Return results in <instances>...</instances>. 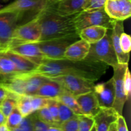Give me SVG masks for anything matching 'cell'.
<instances>
[{
  "label": "cell",
  "instance_id": "cb8c5ba5",
  "mask_svg": "<svg viewBox=\"0 0 131 131\" xmlns=\"http://www.w3.org/2000/svg\"><path fill=\"white\" fill-rule=\"evenodd\" d=\"M56 100L69 107L75 115H83V113L77 102L75 97H74L72 94H71L65 89L63 92L56 99Z\"/></svg>",
  "mask_w": 131,
  "mask_h": 131
},
{
  "label": "cell",
  "instance_id": "4dcf8cb0",
  "mask_svg": "<svg viewBox=\"0 0 131 131\" xmlns=\"http://www.w3.org/2000/svg\"><path fill=\"white\" fill-rule=\"evenodd\" d=\"M50 99L44 98V97H39V96H31V102L34 112L37 110L47 106Z\"/></svg>",
  "mask_w": 131,
  "mask_h": 131
},
{
  "label": "cell",
  "instance_id": "7bdbcfd3",
  "mask_svg": "<svg viewBox=\"0 0 131 131\" xmlns=\"http://www.w3.org/2000/svg\"><path fill=\"white\" fill-rule=\"evenodd\" d=\"M107 131H117L116 130V122H114L110 125V128H109Z\"/></svg>",
  "mask_w": 131,
  "mask_h": 131
},
{
  "label": "cell",
  "instance_id": "4fadbf2b",
  "mask_svg": "<svg viewBox=\"0 0 131 131\" xmlns=\"http://www.w3.org/2000/svg\"><path fill=\"white\" fill-rule=\"evenodd\" d=\"M8 49L24 56L37 65H41L47 60L41 52L35 42L16 45Z\"/></svg>",
  "mask_w": 131,
  "mask_h": 131
},
{
  "label": "cell",
  "instance_id": "d6a6232c",
  "mask_svg": "<svg viewBox=\"0 0 131 131\" xmlns=\"http://www.w3.org/2000/svg\"><path fill=\"white\" fill-rule=\"evenodd\" d=\"M120 45L124 53L130 54L131 50V38L129 35L123 32L120 37Z\"/></svg>",
  "mask_w": 131,
  "mask_h": 131
},
{
  "label": "cell",
  "instance_id": "8d00e7d4",
  "mask_svg": "<svg viewBox=\"0 0 131 131\" xmlns=\"http://www.w3.org/2000/svg\"><path fill=\"white\" fill-rule=\"evenodd\" d=\"M124 86L127 100H129L131 95V75L129 67L127 68L124 76Z\"/></svg>",
  "mask_w": 131,
  "mask_h": 131
},
{
  "label": "cell",
  "instance_id": "7a4b0ae2",
  "mask_svg": "<svg viewBox=\"0 0 131 131\" xmlns=\"http://www.w3.org/2000/svg\"><path fill=\"white\" fill-rule=\"evenodd\" d=\"M74 15H61L54 5H47L36 15L41 28L39 41L78 34L74 24Z\"/></svg>",
  "mask_w": 131,
  "mask_h": 131
},
{
  "label": "cell",
  "instance_id": "5bb4252c",
  "mask_svg": "<svg viewBox=\"0 0 131 131\" xmlns=\"http://www.w3.org/2000/svg\"><path fill=\"white\" fill-rule=\"evenodd\" d=\"M119 115L113 107H101L97 115L93 116L96 131H107L110 125L116 122Z\"/></svg>",
  "mask_w": 131,
  "mask_h": 131
},
{
  "label": "cell",
  "instance_id": "8fae6325",
  "mask_svg": "<svg viewBox=\"0 0 131 131\" xmlns=\"http://www.w3.org/2000/svg\"><path fill=\"white\" fill-rule=\"evenodd\" d=\"M105 12L115 20H124L131 16V0H106Z\"/></svg>",
  "mask_w": 131,
  "mask_h": 131
},
{
  "label": "cell",
  "instance_id": "603a6c76",
  "mask_svg": "<svg viewBox=\"0 0 131 131\" xmlns=\"http://www.w3.org/2000/svg\"><path fill=\"white\" fill-rule=\"evenodd\" d=\"M17 74L15 65L5 54L3 49H0V79Z\"/></svg>",
  "mask_w": 131,
  "mask_h": 131
},
{
  "label": "cell",
  "instance_id": "f907efd6",
  "mask_svg": "<svg viewBox=\"0 0 131 131\" xmlns=\"http://www.w3.org/2000/svg\"></svg>",
  "mask_w": 131,
  "mask_h": 131
},
{
  "label": "cell",
  "instance_id": "ac0fdd59",
  "mask_svg": "<svg viewBox=\"0 0 131 131\" xmlns=\"http://www.w3.org/2000/svg\"><path fill=\"white\" fill-rule=\"evenodd\" d=\"M5 54L10 58L13 61L16 68L17 74H24V73H30L35 71L38 67V65L26 58L24 56L8 49H3Z\"/></svg>",
  "mask_w": 131,
  "mask_h": 131
},
{
  "label": "cell",
  "instance_id": "d6986e66",
  "mask_svg": "<svg viewBox=\"0 0 131 131\" xmlns=\"http://www.w3.org/2000/svg\"><path fill=\"white\" fill-rule=\"evenodd\" d=\"M26 79V87L24 95L33 96L35 95L40 87L47 81H49L50 78L35 73H24Z\"/></svg>",
  "mask_w": 131,
  "mask_h": 131
},
{
  "label": "cell",
  "instance_id": "7dc6e473",
  "mask_svg": "<svg viewBox=\"0 0 131 131\" xmlns=\"http://www.w3.org/2000/svg\"><path fill=\"white\" fill-rule=\"evenodd\" d=\"M90 131H96V129H95V126L93 125V127H92V129H91Z\"/></svg>",
  "mask_w": 131,
  "mask_h": 131
},
{
  "label": "cell",
  "instance_id": "f546056e",
  "mask_svg": "<svg viewBox=\"0 0 131 131\" xmlns=\"http://www.w3.org/2000/svg\"><path fill=\"white\" fill-rule=\"evenodd\" d=\"M0 106V111L7 118L13 110L17 106V99L12 97H8L1 102Z\"/></svg>",
  "mask_w": 131,
  "mask_h": 131
},
{
  "label": "cell",
  "instance_id": "b9f144b4",
  "mask_svg": "<svg viewBox=\"0 0 131 131\" xmlns=\"http://www.w3.org/2000/svg\"><path fill=\"white\" fill-rule=\"evenodd\" d=\"M47 131H62L61 128L58 126H50Z\"/></svg>",
  "mask_w": 131,
  "mask_h": 131
},
{
  "label": "cell",
  "instance_id": "3957f363",
  "mask_svg": "<svg viewBox=\"0 0 131 131\" xmlns=\"http://www.w3.org/2000/svg\"><path fill=\"white\" fill-rule=\"evenodd\" d=\"M116 20L107 15L104 8L84 10L75 14L74 22L78 34L83 29L93 26H103L112 30Z\"/></svg>",
  "mask_w": 131,
  "mask_h": 131
},
{
  "label": "cell",
  "instance_id": "ba28073f",
  "mask_svg": "<svg viewBox=\"0 0 131 131\" xmlns=\"http://www.w3.org/2000/svg\"><path fill=\"white\" fill-rule=\"evenodd\" d=\"M47 6V0H15L1 8L0 13L17 12L20 15V19L26 14L35 17Z\"/></svg>",
  "mask_w": 131,
  "mask_h": 131
},
{
  "label": "cell",
  "instance_id": "60d3db41",
  "mask_svg": "<svg viewBox=\"0 0 131 131\" xmlns=\"http://www.w3.org/2000/svg\"><path fill=\"white\" fill-rule=\"evenodd\" d=\"M6 117L2 113V112L0 111V125L6 124Z\"/></svg>",
  "mask_w": 131,
  "mask_h": 131
},
{
  "label": "cell",
  "instance_id": "e0dca14e",
  "mask_svg": "<svg viewBox=\"0 0 131 131\" xmlns=\"http://www.w3.org/2000/svg\"><path fill=\"white\" fill-rule=\"evenodd\" d=\"M123 32H124V21L116 20L113 28L111 30V40L113 46L117 57L118 63L128 64L130 54L124 53L122 51L120 45V37Z\"/></svg>",
  "mask_w": 131,
  "mask_h": 131
},
{
  "label": "cell",
  "instance_id": "83f0119b",
  "mask_svg": "<svg viewBox=\"0 0 131 131\" xmlns=\"http://www.w3.org/2000/svg\"><path fill=\"white\" fill-rule=\"evenodd\" d=\"M78 131H90L94 125V120L92 116L85 115H78Z\"/></svg>",
  "mask_w": 131,
  "mask_h": 131
},
{
  "label": "cell",
  "instance_id": "7402d4cb",
  "mask_svg": "<svg viewBox=\"0 0 131 131\" xmlns=\"http://www.w3.org/2000/svg\"><path fill=\"white\" fill-rule=\"evenodd\" d=\"M107 29L103 26H93L83 29L79 32L78 35L80 39L84 40L90 44H92L102 39L106 35Z\"/></svg>",
  "mask_w": 131,
  "mask_h": 131
},
{
  "label": "cell",
  "instance_id": "2e32d148",
  "mask_svg": "<svg viewBox=\"0 0 131 131\" xmlns=\"http://www.w3.org/2000/svg\"><path fill=\"white\" fill-rule=\"evenodd\" d=\"M90 44L84 40L79 39L67 48L64 57L71 61H81L84 60L89 52Z\"/></svg>",
  "mask_w": 131,
  "mask_h": 131
},
{
  "label": "cell",
  "instance_id": "c3c4849f",
  "mask_svg": "<svg viewBox=\"0 0 131 131\" xmlns=\"http://www.w3.org/2000/svg\"><path fill=\"white\" fill-rule=\"evenodd\" d=\"M3 5H0V9L1 8H3Z\"/></svg>",
  "mask_w": 131,
  "mask_h": 131
},
{
  "label": "cell",
  "instance_id": "e575fe53",
  "mask_svg": "<svg viewBox=\"0 0 131 131\" xmlns=\"http://www.w3.org/2000/svg\"><path fill=\"white\" fill-rule=\"evenodd\" d=\"M106 0H85L83 6V10L103 8Z\"/></svg>",
  "mask_w": 131,
  "mask_h": 131
},
{
  "label": "cell",
  "instance_id": "836d02e7",
  "mask_svg": "<svg viewBox=\"0 0 131 131\" xmlns=\"http://www.w3.org/2000/svg\"><path fill=\"white\" fill-rule=\"evenodd\" d=\"M47 107L52 115V118L58 124L60 127V122H59V109H58V102L56 99H50L49 102L47 104Z\"/></svg>",
  "mask_w": 131,
  "mask_h": 131
},
{
  "label": "cell",
  "instance_id": "277c9868",
  "mask_svg": "<svg viewBox=\"0 0 131 131\" xmlns=\"http://www.w3.org/2000/svg\"><path fill=\"white\" fill-rule=\"evenodd\" d=\"M85 59L104 63L112 67L118 63L111 40V29H107L106 35L101 40L90 44Z\"/></svg>",
  "mask_w": 131,
  "mask_h": 131
},
{
  "label": "cell",
  "instance_id": "44dd1931",
  "mask_svg": "<svg viewBox=\"0 0 131 131\" xmlns=\"http://www.w3.org/2000/svg\"><path fill=\"white\" fill-rule=\"evenodd\" d=\"M85 0H59L54 6L56 11L63 15H70L83 10Z\"/></svg>",
  "mask_w": 131,
  "mask_h": 131
},
{
  "label": "cell",
  "instance_id": "f35d334b",
  "mask_svg": "<svg viewBox=\"0 0 131 131\" xmlns=\"http://www.w3.org/2000/svg\"><path fill=\"white\" fill-rule=\"evenodd\" d=\"M116 130L117 131H129L125 118L122 115H119L116 121Z\"/></svg>",
  "mask_w": 131,
  "mask_h": 131
},
{
  "label": "cell",
  "instance_id": "8992f818",
  "mask_svg": "<svg viewBox=\"0 0 131 131\" xmlns=\"http://www.w3.org/2000/svg\"><path fill=\"white\" fill-rule=\"evenodd\" d=\"M40 37V26L38 18L35 16L28 23L19 25L15 28L8 48L22 43L38 42Z\"/></svg>",
  "mask_w": 131,
  "mask_h": 131
},
{
  "label": "cell",
  "instance_id": "681fc988",
  "mask_svg": "<svg viewBox=\"0 0 131 131\" xmlns=\"http://www.w3.org/2000/svg\"><path fill=\"white\" fill-rule=\"evenodd\" d=\"M0 109H1V106H0Z\"/></svg>",
  "mask_w": 131,
  "mask_h": 131
},
{
  "label": "cell",
  "instance_id": "bcb514c9",
  "mask_svg": "<svg viewBox=\"0 0 131 131\" xmlns=\"http://www.w3.org/2000/svg\"><path fill=\"white\" fill-rule=\"evenodd\" d=\"M10 131H20V130H19V128L17 127V128H15V129H12V130H10Z\"/></svg>",
  "mask_w": 131,
  "mask_h": 131
},
{
  "label": "cell",
  "instance_id": "ab89813d",
  "mask_svg": "<svg viewBox=\"0 0 131 131\" xmlns=\"http://www.w3.org/2000/svg\"><path fill=\"white\" fill-rule=\"evenodd\" d=\"M9 92L1 83H0V104L9 95Z\"/></svg>",
  "mask_w": 131,
  "mask_h": 131
},
{
  "label": "cell",
  "instance_id": "5b68a950",
  "mask_svg": "<svg viewBox=\"0 0 131 131\" xmlns=\"http://www.w3.org/2000/svg\"><path fill=\"white\" fill-rule=\"evenodd\" d=\"M80 39L78 34L35 42L47 60L65 59L64 52L70 45Z\"/></svg>",
  "mask_w": 131,
  "mask_h": 131
},
{
  "label": "cell",
  "instance_id": "d590c367",
  "mask_svg": "<svg viewBox=\"0 0 131 131\" xmlns=\"http://www.w3.org/2000/svg\"><path fill=\"white\" fill-rule=\"evenodd\" d=\"M60 127L62 131H78V117L62 123L60 125Z\"/></svg>",
  "mask_w": 131,
  "mask_h": 131
},
{
  "label": "cell",
  "instance_id": "74e56055",
  "mask_svg": "<svg viewBox=\"0 0 131 131\" xmlns=\"http://www.w3.org/2000/svg\"><path fill=\"white\" fill-rule=\"evenodd\" d=\"M18 128L20 131H33V124L30 115L23 117V120L18 126Z\"/></svg>",
  "mask_w": 131,
  "mask_h": 131
},
{
  "label": "cell",
  "instance_id": "7c38bea8",
  "mask_svg": "<svg viewBox=\"0 0 131 131\" xmlns=\"http://www.w3.org/2000/svg\"><path fill=\"white\" fill-rule=\"evenodd\" d=\"M93 92L101 107H113L115 97L113 78L105 83L95 84Z\"/></svg>",
  "mask_w": 131,
  "mask_h": 131
},
{
  "label": "cell",
  "instance_id": "6da1fadb",
  "mask_svg": "<svg viewBox=\"0 0 131 131\" xmlns=\"http://www.w3.org/2000/svg\"><path fill=\"white\" fill-rule=\"evenodd\" d=\"M108 67L104 63L86 59L81 61H71L67 59L47 60L38 65L32 73L41 74L49 78L72 75L95 82L106 72Z\"/></svg>",
  "mask_w": 131,
  "mask_h": 131
},
{
  "label": "cell",
  "instance_id": "d4e9b609",
  "mask_svg": "<svg viewBox=\"0 0 131 131\" xmlns=\"http://www.w3.org/2000/svg\"><path fill=\"white\" fill-rule=\"evenodd\" d=\"M17 107L23 117L28 116L34 113L31 102V96L23 95L17 99Z\"/></svg>",
  "mask_w": 131,
  "mask_h": 131
},
{
  "label": "cell",
  "instance_id": "9c48e42d",
  "mask_svg": "<svg viewBox=\"0 0 131 131\" xmlns=\"http://www.w3.org/2000/svg\"><path fill=\"white\" fill-rule=\"evenodd\" d=\"M128 64L118 63L113 67L114 70L113 79L114 88H115V101L113 107L119 115H122L123 110L127 100L124 86V76Z\"/></svg>",
  "mask_w": 131,
  "mask_h": 131
},
{
  "label": "cell",
  "instance_id": "ee69618b",
  "mask_svg": "<svg viewBox=\"0 0 131 131\" xmlns=\"http://www.w3.org/2000/svg\"><path fill=\"white\" fill-rule=\"evenodd\" d=\"M59 0H47V5H55Z\"/></svg>",
  "mask_w": 131,
  "mask_h": 131
},
{
  "label": "cell",
  "instance_id": "9a60e30c",
  "mask_svg": "<svg viewBox=\"0 0 131 131\" xmlns=\"http://www.w3.org/2000/svg\"><path fill=\"white\" fill-rule=\"evenodd\" d=\"M75 99L83 115L93 117L101 109V106L93 91L76 96Z\"/></svg>",
  "mask_w": 131,
  "mask_h": 131
},
{
  "label": "cell",
  "instance_id": "30bf717a",
  "mask_svg": "<svg viewBox=\"0 0 131 131\" xmlns=\"http://www.w3.org/2000/svg\"><path fill=\"white\" fill-rule=\"evenodd\" d=\"M20 15L17 12L0 13V49L8 48Z\"/></svg>",
  "mask_w": 131,
  "mask_h": 131
},
{
  "label": "cell",
  "instance_id": "484cf974",
  "mask_svg": "<svg viewBox=\"0 0 131 131\" xmlns=\"http://www.w3.org/2000/svg\"><path fill=\"white\" fill-rule=\"evenodd\" d=\"M23 118V115H21L17 107H15L6 118V125L10 130L15 129L18 127Z\"/></svg>",
  "mask_w": 131,
  "mask_h": 131
},
{
  "label": "cell",
  "instance_id": "f1b7e54d",
  "mask_svg": "<svg viewBox=\"0 0 131 131\" xmlns=\"http://www.w3.org/2000/svg\"><path fill=\"white\" fill-rule=\"evenodd\" d=\"M35 113L40 120L49 125L50 126L59 127L57 123L54 121V120L52 118V115H51V113H50L49 110L47 106L37 110V111H35Z\"/></svg>",
  "mask_w": 131,
  "mask_h": 131
},
{
  "label": "cell",
  "instance_id": "4316f807",
  "mask_svg": "<svg viewBox=\"0 0 131 131\" xmlns=\"http://www.w3.org/2000/svg\"><path fill=\"white\" fill-rule=\"evenodd\" d=\"M58 109H59V122L60 125L67 120L70 119L75 118L78 117V115H75L69 107L65 106L63 104L58 102Z\"/></svg>",
  "mask_w": 131,
  "mask_h": 131
},
{
  "label": "cell",
  "instance_id": "ffe728a7",
  "mask_svg": "<svg viewBox=\"0 0 131 131\" xmlns=\"http://www.w3.org/2000/svg\"><path fill=\"white\" fill-rule=\"evenodd\" d=\"M64 90L65 88L60 83L50 79L49 81L43 83L40 87L35 95L47 99H56Z\"/></svg>",
  "mask_w": 131,
  "mask_h": 131
},
{
  "label": "cell",
  "instance_id": "52a82bcc",
  "mask_svg": "<svg viewBox=\"0 0 131 131\" xmlns=\"http://www.w3.org/2000/svg\"><path fill=\"white\" fill-rule=\"evenodd\" d=\"M50 79L60 83L74 97L92 92L95 86V82L75 75H62Z\"/></svg>",
  "mask_w": 131,
  "mask_h": 131
},
{
  "label": "cell",
  "instance_id": "1f68e13d",
  "mask_svg": "<svg viewBox=\"0 0 131 131\" xmlns=\"http://www.w3.org/2000/svg\"><path fill=\"white\" fill-rule=\"evenodd\" d=\"M30 117L31 119L32 124H33V131L48 130V129L50 127V125L40 120L38 118V116H37V115H36L35 112L31 114Z\"/></svg>",
  "mask_w": 131,
  "mask_h": 131
},
{
  "label": "cell",
  "instance_id": "f6af8a7d",
  "mask_svg": "<svg viewBox=\"0 0 131 131\" xmlns=\"http://www.w3.org/2000/svg\"><path fill=\"white\" fill-rule=\"evenodd\" d=\"M0 131H10L6 125V124L0 125Z\"/></svg>",
  "mask_w": 131,
  "mask_h": 131
}]
</instances>
